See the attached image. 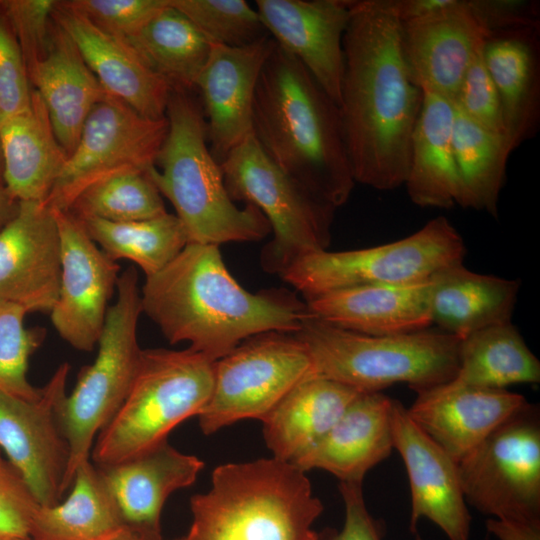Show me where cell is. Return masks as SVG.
I'll return each instance as SVG.
<instances>
[{
    "instance_id": "obj_16",
    "label": "cell",
    "mask_w": 540,
    "mask_h": 540,
    "mask_svg": "<svg viewBox=\"0 0 540 540\" xmlns=\"http://www.w3.org/2000/svg\"><path fill=\"white\" fill-rule=\"evenodd\" d=\"M61 277V245L54 211L46 203L20 201L0 230V301L28 313L50 312Z\"/></svg>"
},
{
    "instance_id": "obj_9",
    "label": "cell",
    "mask_w": 540,
    "mask_h": 540,
    "mask_svg": "<svg viewBox=\"0 0 540 540\" xmlns=\"http://www.w3.org/2000/svg\"><path fill=\"white\" fill-rule=\"evenodd\" d=\"M220 167L231 199L256 206L269 222L274 237L261 254L265 271L280 275L297 259L327 250L336 208L281 170L253 133Z\"/></svg>"
},
{
    "instance_id": "obj_10",
    "label": "cell",
    "mask_w": 540,
    "mask_h": 540,
    "mask_svg": "<svg viewBox=\"0 0 540 540\" xmlns=\"http://www.w3.org/2000/svg\"><path fill=\"white\" fill-rule=\"evenodd\" d=\"M465 252L457 229L447 218L438 216L394 242L305 255L280 276L308 301L353 287L425 281L446 268L462 264Z\"/></svg>"
},
{
    "instance_id": "obj_21",
    "label": "cell",
    "mask_w": 540,
    "mask_h": 540,
    "mask_svg": "<svg viewBox=\"0 0 540 540\" xmlns=\"http://www.w3.org/2000/svg\"><path fill=\"white\" fill-rule=\"evenodd\" d=\"M407 408L414 423L458 463L492 431L529 404L506 389L455 380L416 391Z\"/></svg>"
},
{
    "instance_id": "obj_47",
    "label": "cell",
    "mask_w": 540,
    "mask_h": 540,
    "mask_svg": "<svg viewBox=\"0 0 540 540\" xmlns=\"http://www.w3.org/2000/svg\"><path fill=\"white\" fill-rule=\"evenodd\" d=\"M386 2L402 23L425 17L447 6L451 0H386Z\"/></svg>"
},
{
    "instance_id": "obj_41",
    "label": "cell",
    "mask_w": 540,
    "mask_h": 540,
    "mask_svg": "<svg viewBox=\"0 0 540 540\" xmlns=\"http://www.w3.org/2000/svg\"><path fill=\"white\" fill-rule=\"evenodd\" d=\"M453 103L468 119L506 139L499 94L484 63L482 49L469 66Z\"/></svg>"
},
{
    "instance_id": "obj_53",
    "label": "cell",
    "mask_w": 540,
    "mask_h": 540,
    "mask_svg": "<svg viewBox=\"0 0 540 540\" xmlns=\"http://www.w3.org/2000/svg\"><path fill=\"white\" fill-rule=\"evenodd\" d=\"M177 540H181V538H180V539H177Z\"/></svg>"
},
{
    "instance_id": "obj_43",
    "label": "cell",
    "mask_w": 540,
    "mask_h": 540,
    "mask_svg": "<svg viewBox=\"0 0 540 540\" xmlns=\"http://www.w3.org/2000/svg\"><path fill=\"white\" fill-rule=\"evenodd\" d=\"M53 0H0L28 69L46 53L53 27Z\"/></svg>"
},
{
    "instance_id": "obj_2",
    "label": "cell",
    "mask_w": 540,
    "mask_h": 540,
    "mask_svg": "<svg viewBox=\"0 0 540 540\" xmlns=\"http://www.w3.org/2000/svg\"><path fill=\"white\" fill-rule=\"evenodd\" d=\"M142 313L170 344L216 361L244 340L278 331L296 333L310 315L306 302L284 290L252 293L228 271L219 246L188 243L163 269L146 277Z\"/></svg>"
},
{
    "instance_id": "obj_40",
    "label": "cell",
    "mask_w": 540,
    "mask_h": 540,
    "mask_svg": "<svg viewBox=\"0 0 540 540\" xmlns=\"http://www.w3.org/2000/svg\"><path fill=\"white\" fill-rule=\"evenodd\" d=\"M64 5L103 32L125 41L170 4V0H69Z\"/></svg>"
},
{
    "instance_id": "obj_17",
    "label": "cell",
    "mask_w": 540,
    "mask_h": 540,
    "mask_svg": "<svg viewBox=\"0 0 540 540\" xmlns=\"http://www.w3.org/2000/svg\"><path fill=\"white\" fill-rule=\"evenodd\" d=\"M261 23L276 44L310 72L340 106L343 38L350 19L347 0H256Z\"/></svg>"
},
{
    "instance_id": "obj_3",
    "label": "cell",
    "mask_w": 540,
    "mask_h": 540,
    "mask_svg": "<svg viewBox=\"0 0 540 540\" xmlns=\"http://www.w3.org/2000/svg\"><path fill=\"white\" fill-rule=\"evenodd\" d=\"M252 128L266 155L310 193L334 208L347 202L356 182L339 106L277 44L257 82Z\"/></svg>"
},
{
    "instance_id": "obj_38",
    "label": "cell",
    "mask_w": 540,
    "mask_h": 540,
    "mask_svg": "<svg viewBox=\"0 0 540 540\" xmlns=\"http://www.w3.org/2000/svg\"><path fill=\"white\" fill-rule=\"evenodd\" d=\"M211 44L248 45L267 35L260 17L244 0H170Z\"/></svg>"
},
{
    "instance_id": "obj_45",
    "label": "cell",
    "mask_w": 540,
    "mask_h": 540,
    "mask_svg": "<svg viewBox=\"0 0 540 540\" xmlns=\"http://www.w3.org/2000/svg\"><path fill=\"white\" fill-rule=\"evenodd\" d=\"M485 35L540 26V5L534 0H467Z\"/></svg>"
},
{
    "instance_id": "obj_35",
    "label": "cell",
    "mask_w": 540,
    "mask_h": 540,
    "mask_svg": "<svg viewBox=\"0 0 540 540\" xmlns=\"http://www.w3.org/2000/svg\"><path fill=\"white\" fill-rule=\"evenodd\" d=\"M452 140L461 187L458 205L497 217L499 195L512 153L506 139L477 125L455 108Z\"/></svg>"
},
{
    "instance_id": "obj_6",
    "label": "cell",
    "mask_w": 540,
    "mask_h": 540,
    "mask_svg": "<svg viewBox=\"0 0 540 540\" xmlns=\"http://www.w3.org/2000/svg\"><path fill=\"white\" fill-rule=\"evenodd\" d=\"M294 335L306 347L314 375L359 392L397 383L416 392L452 380L458 369L461 339L440 329L367 335L310 314Z\"/></svg>"
},
{
    "instance_id": "obj_36",
    "label": "cell",
    "mask_w": 540,
    "mask_h": 540,
    "mask_svg": "<svg viewBox=\"0 0 540 540\" xmlns=\"http://www.w3.org/2000/svg\"><path fill=\"white\" fill-rule=\"evenodd\" d=\"M89 237L112 260L137 264L146 277L169 264L188 244L178 217L168 212L145 220L110 222L99 218H77Z\"/></svg>"
},
{
    "instance_id": "obj_13",
    "label": "cell",
    "mask_w": 540,
    "mask_h": 540,
    "mask_svg": "<svg viewBox=\"0 0 540 540\" xmlns=\"http://www.w3.org/2000/svg\"><path fill=\"white\" fill-rule=\"evenodd\" d=\"M167 131V117H144L108 94L88 115L45 203L67 211L97 181L124 172H147L155 165Z\"/></svg>"
},
{
    "instance_id": "obj_30",
    "label": "cell",
    "mask_w": 540,
    "mask_h": 540,
    "mask_svg": "<svg viewBox=\"0 0 540 540\" xmlns=\"http://www.w3.org/2000/svg\"><path fill=\"white\" fill-rule=\"evenodd\" d=\"M454 118L452 100L423 92L404 183L417 206L446 209L459 202L461 187L452 140Z\"/></svg>"
},
{
    "instance_id": "obj_15",
    "label": "cell",
    "mask_w": 540,
    "mask_h": 540,
    "mask_svg": "<svg viewBox=\"0 0 540 540\" xmlns=\"http://www.w3.org/2000/svg\"><path fill=\"white\" fill-rule=\"evenodd\" d=\"M53 211L60 236L61 277L51 322L70 346L90 352L101 335L120 265L100 249L75 216Z\"/></svg>"
},
{
    "instance_id": "obj_52",
    "label": "cell",
    "mask_w": 540,
    "mask_h": 540,
    "mask_svg": "<svg viewBox=\"0 0 540 540\" xmlns=\"http://www.w3.org/2000/svg\"><path fill=\"white\" fill-rule=\"evenodd\" d=\"M0 540H32L31 538L29 537H14V538H5V539H0Z\"/></svg>"
},
{
    "instance_id": "obj_51",
    "label": "cell",
    "mask_w": 540,
    "mask_h": 540,
    "mask_svg": "<svg viewBox=\"0 0 540 540\" xmlns=\"http://www.w3.org/2000/svg\"><path fill=\"white\" fill-rule=\"evenodd\" d=\"M0 186H5L4 184V173H3V157L0 145Z\"/></svg>"
},
{
    "instance_id": "obj_29",
    "label": "cell",
    "mask_w": 540,
    "mask_h": 540,
    "mask_svg": "<svg viewBox=\"0 0 540 540\" xmlns=\"http://www.w3.org/2000/svg\"><path fill=\"white\" fill-rule=\"evenodd\" d=\"M359 393L316 375L299 382L262 420L272 457L295 464L329 432Z\"/></svg>"
},
{
    "instance_id": "obj_19",
    "label": "cell",
    "mask_w": 540,
    "mask_h": 540,
    "mask_svg": "<svg viewBox=\"0 0 540 540\" xmlns=\"http://www.w3.org/2000/svg\"><path fill=\"white\" fill-rule=\"evenodd\" d=\"M276 42L269 34L248 45L211 44L196 88L207 117L210 151L220 164L250 134L257 82Z\"/></svg>"
},
{
    "instance_id": "obj_49",
    "label": "cell",
    "mask_w": 540,
    "mask_h": 540,
    "mask_svg": "<svg viewBox=\"0 0 540 540\" xmlns=\"http://www.w3.org/2000/svg\"><path fill=\"white\" fill-rule=\"evenodd\" d=\"M19 203L5 186H0V230L17 214Z\"/></svg>"
},
{
    "instance_id": "obj_20",
    "label": "cell",
    "mask_w": 540,
    "mask_h": 540,
    "mask_svg": "<svg viewBox=\"0 0 540 540\" xmlns=\"http://www.w3.org/2000/svg\"><path fill=\"white\" fill-rule=\"evenodd\" d=\"M485 37L467 0H451L425 17L401 23L402 50L413 81L423 92L452 101Z\"/></svg>"
},
{
    "instance_id": "obj_4",
    "label": "cell",
    "mask_w": 540,
    "mask_h": 540,
    "mask_svg": "<svg viewBox=\"0 0 540 540\" xmlns=\"http://www.w3.org/2000/svg\"><path fill=\"white\" fill-rule=\"evenodd\" d=\"M305 473L274 457L216 467L181 540H318L323 505Z\"/></svg>"
},
{
    "instance_id": "obj_46",
    "label": "cell",
    "mask_w": 540,
    "mask_h": 540,
    "mask_svg": "<svg viewBox=\"0 0 540 540\" xmlns=\"http://www.w3.org/2000/svg\"><path fill=\"white\" fill-rule=\"evenodd\" d=\"M345 517L342 529L329 540H382L384 526L368 511L362 483L340 482Z\"/></svg>"
},
{
    "instance_id": "obj_44",
    "label": "cell",
    "mask_w": 540,
    "mask_h": 540,
    "mask_svg": "<svg viewBox=\"0 0 540 540\" xmlns=\"http://www.w3.org/2000/svg\"><path fill=\"white\" fill-rule=\"evenodd\" d=\"M39 506L22 476L0 453V539L30 538Z\"/></svg>"
},
{
    "instance_id": "obj_26",
    "label": "cell",
    "mask_w": 540,
    "mask_h": 540,
    "mask_svg": "<svg viewBox=\"0 0 540 540\" xmlns=\"http://www.w3.org/2000/svg\"><path fill=\"white\" fill-rule=\"evenodd\" d=\"M539 28L492 33L482 46L484 63L499 94L511 151L532 139L539 128Z\"/></svg>"
},
{
    "instance_id": "obj_5",
    "label": "cell",
    "mask_w": 540,
    "mask_h": 540,
    "mask_svg": "<svg viewBox=\"0 0 540 540\" xmlns=\"http://www.w3.org/2000/svg\"><path fill=\"white\" fill-rule=\"evenodd\" d=\"M168 131L147 174L173 205L188 243L219 246L265 238L271 228L254 205L231 199L220 164L207 146L204 112L188 91L172 90Z\"/></svg>"
},
{
    "instance_id": "obj_7",
    "label": "cell",
    "mask_w": 540,
    "mask_h": 540,
    "mask_svg": "<svg viewBox=\"0 0 540 540\" xmlns=\"http://www.w3.org/2000/svg\"><path fill=\"white\" fill-rule=\"evenodd\" d=\"M214 363L189 347L142 349L131 389L96 437L91 461L97 466L115 464L167 441L177 425L206 406Z\"/></svg>"
},
{
    "instance_id": "obj_24",
    "label": "cell",
    "mask_w": 540,
    "mask_h": 540,
    "mask_svg": "<svg viewBox=\"0 0 540 540\" xmlns=\"http://www.w3.org/2000/svg\"><path fill=\"white\" fill-rule=\"evenodd\" d=\"M431 287V278L353 287L318 296L306 305L312 316L345 330L367 335L411 333L432 325Z\"/></svg>"
},
{
    "instance_id": "obj_48",
    "label": "cell",
    "mask_w": 540,
    "mask_h": 540,
    "mask_svg": "<svg viewBox=\"0 0 540 540\" xmlns=\"http://www.w3.org/2000/svg\"><path fill=\"white\" fill-rule=\"evenodd\" d=\"M487 530L498 540H540V523L524 524L488 519ZM415 540H422L418 535Z\"/></svg>"
},
{
    "instance_id": "obj_23",
    "label": "cell",
    "mask_w": 540,
    "mask_h": 540,
    "mask_svg": "<svg viewBox=\"0 0 540 540\" xmlns=\"http://www.w3.org/2000/svg\"><path fill=\"white\" fill-rule=\"evenodd\" d=\"M53 21L73 40L105 91L144 117H166L170 85L153 72L127 44L57 1Z\"/></svg>"
},
{
    "instance_id": "obj_25",
    "label": "cell",
    "mask_w": 540,
    "mask_h": 540,
    "mask_svg": "<svg viewBox=\"0 0 540 540\" xmlns=\"http://www.w3.org/2000/svg\"><path fill=\"white\" fill-rule=\"evenodd\" d=\"M392 403L382 392H360L329 432L293 465L304 472L325 470L340 482L362 483L394 449Z\"/></svg>"
},
{
    "instance_id": "obj_42",
    "label": "cell",
    "mask_w": 540,
    "mask_h": 540,
    "mask_svg": "<svg viewBox=\"0 0 540 540\" xmlns=\"http://www.w3.org/2000/svg\"><path fill=\"white\" fill-rule=\"evenodd\" d=\"M31 86L18 40L0 4V123L31 107Z\"/></svg>"
},
{
    "instance_id": "obj_31",
    "label": "cell",
    "mask_w": 540,
    "mask_h": 540,
    "mask_svg": "<svg viewBox=\"0 0 540 540\" xmlns=\"http://www.w3.org/2000/svg\"><path fill=\"white\" fill-rule=\"evenodd\" d=\"M430 313L438 329L463 339L511 322L519 283L468 270L463 263L431 277Z\"/></svg>"
},
{
    "instance_id": "obj_34",
    "label": "cell",
    "mask_w": 540,
    "mask_h": 540,
    "mask_svg": "<svg viewBox=\"0 0 540 540\" xmlns=\"http://www.w3.org/2000/svg\"><path fill=\"white\" fill-rule=\"evenodd\" d=\"M453 380L490 389L536 384L540 382V363L512 322L503 323L461 339Z\"/></svg>"
},
{
    "instance_id": "obj_28",
    "label": "cell",
    "mask_w": 540,
    "mask_h": 540,
    "mask_svg": "<svg viewBox=\"0 0 540 540\" xmlns=\"http://www.w3.org/2000/svg\"><path fill=\"white\" fill-rule=\"evenodd\" d=\"M4 184L19 201L45 203L68 155L33 89L31 107L0 123Z\"/></svg>"
},
{
    "instance_id": "obj_12",
    "label": "cell",
    "mask_w": 540,
    "mask_h": 540,
    "mask_svg": "<svg viewBox=\"0 0 540 540\" xmlns=\"http://www.w3.org/2000/svg\"><path fill=\"white\" fill-rule=\"evenodd\" d=\"M314 375L304 344L291 333L252 336L214 363L210 399L197 416L210 435L243 419L263 420L299 382Z\"/></svg>"
},
{
    "instance_id": "obj_18",
    "label": "cell",
    "mask_w": 540,
    "mask_h": 540,
    "mask_svg": "<svg viewBox=\"0 0 540 540\" xmlns=\"http://www.w3.org/2000/svg\"><path fill=\"white\" fill-rule=\"evenodd\" d=\"M393 448L403 459L411 490L410 530L421 518L440 528L449 540H469L471 516L455 460L410 418L393 399Z\"/></svg>"
},
{
    "instance_id": "obj_14",
    "label": "cell",
    "mask_w": 540,
    "mask_h": 540,
    "mask_svg": "<svg viewBox=\"0 0 540 540\" xmlns=\"http://www.w3.org/2000/svg\"><path fill=\"white\" fill-rule=\"evenodd\" d=\"M70 365L62 363L35 400L0 391V448L40 506L68 492L70 447L61 423Z\"/></svg>"
},
{
    "instance_id": "obj_22",
    "label": "cell",
    "mask_w": 540,
    "mask_h": 540,
    "mask_svg": "<svg viewBox=\"0 0 540 540\" xmlns=\"http://www.w3.org/2000/svg\"><path fill=\"white\" fill-rule=\"evenodd\" d=\"M203 466L198 457L165 441L134 457L97 467L124 525L152 540H163L160 520L166 500L192 485Z\"/></svg>"
},
{
    "instance_id": "obj_50",
    "label": "cell",
    "mask_w": 540,
    "mask_h": 540,
    "mask_svg": "<svg viewBox=\"0 0 540 540\" xmlns=\"http://www.w3.org/2000/svg\"><path fill=\"white\" fill-rule=\"evenodd\" d=\"M94 540H152V539L126 525H122Z\"/></svg>"
},
{
    "instance_id": "obj_11",
    "label": "cell",
    "mask_w": 540,
    "mask_h": 540,
    "mask_svg": "<svg viewBox=\"0 0 540 540\" xmlns=\"http://www.w3.org/2000/svg\"><path fill=\"white\" fill-rule=\"evenodd\" d=\"M465 500L492 519L540 523V420L530 403L458 463Z\"/></svg>"
},
{
    "instance_id": "obj_1",
    "label": "cell",
    "mask_w": 540,
    "mask_h": 540,
    "mask_svg": "<svg viewBox=\"0 0 540 540\" xmlns=\"http://www.w3.org/2000/svg\"><path fill=\"white\" fill-rule=\"evenodd\" d=\"M343 38L340 114L355 182L388 191L406 180L423 101L386 0L351 1Z\"/></svg>"
},
{
    "instance_id": "obj_37",
    "label": "cell",
    "mask_w": 540,
    "mask_h": 540,
    "mask_svg": "<svg viewBox=\"0 0 540 540\" xmlns=\"http://www.w3.org/2000/svg\"><path fill=\"white\" fill-rule=\"evenodd\" d=\"M76 218L110 222L145 220L166 213L162 195L147 172L130 171L85 188L67 210Z\"/></svg>"
},
{
    "instance_id": "obj_39",
    "label": "cell",
    "mask_w": 540,
    "mask_h": 540,
    "mask_svg": "<svg viewBox=\"0 0 540 540\" xmlns=\"http://www.w3.org/2000/svg\"><path fill=\"white\" fill-rule=\"evenodd\" d=\"M28 312L20 305L0 301V391L35 400L41 388L34 387L27 377L29 358L42 343L45 330L26 329Z\"/></svg>"
},
{
    "instance_id": "obj_32",
    "label": "cell",
    "mask_w": 540,
    "mask_h": 540,
    "mask_svg": "<svg viewBox=\"0 0 540 540\" xmlns=\"http://www.w3.org/2000/svg\"><path fill=\"white\" fill-rule=\"evenodd\" d=\"M68 490L58 503L39 506L31 525L32 540H94L124 525L91 459L76 469Z\"/></svg>"
},
{
    "instance_id": "obj_8",
    "label": "cell",
    "mask_w": 540,
    "mask_h": 540,
    "mask_svg": "<svg viewBox=\"0 0 540 540\" xmlns=\"http://www.w3.org/2000/svg\"><path fill=\"white\" fill-rule=\"evenodd\" d=\"M116 292V302L108 308L97 342V355L81 369L61 407V423L70 447L69 488L76 469L90 460L96 437L126 399L140 362L137 325L142 305L134 267L119 275Z\"/></svg>"
},
{
    "instance_id": "obj_33",
    "label": "cell",
    "mask_w": 540,
    "mask_h": 540,
    "mask_svg": "<svg viewBox=\"0 0 540 540\" xmlns=\"http://www.w3.org/2000/svg\"><path fill=\"white\" fill-rule=\"evenodd\" d=\"M125 42L172 88L190 91L208 59L211 43L171 4Z\"/></svg>"
},
{
    "instance_id": "obj_27",
    "label": "cell",
    "mask_w": 540,
    "mask_h": 540,
    "mask_svg": "<svg viewBox=\"0 0 540 540\" xmlns=\"http://www.w3.org/2000/svg\"><path fill=\"white\" fill-rule=\"evenodd\" d=\"M28 77L46 107L57 140L69 156L88 115L108 93L73 40L55 22L47 51L28 69Z\"/></svg>"
}]
</instances>
